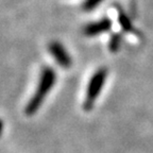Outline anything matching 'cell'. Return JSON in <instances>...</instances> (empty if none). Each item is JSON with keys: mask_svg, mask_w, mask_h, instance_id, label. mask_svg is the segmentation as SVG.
I'll return each instance as SVG.
<instances>
[{"mask_svg": "<svg viewBox=\"0 0 153 153\" xmlns=\"http://www.w3.org/2000/svg\"><path fill=\"white\" fill-rule=\"evenodd\" d=\"M56 81V74L51 67H44L41 71L39 80H38L37 87L34 91L28 104L25 108V114L27 116H32L38 111L41 105L44 103L46 97L48 96L49 91L53 88V86Z\"/></svg>", "mask_w": 153, "mask_h": 153, "instance_id": "6da1fadb", "label": "cell"}, {"mask_svg": "<svg viewBox=\"0 0 153 153\" xmlns=\"http://www.w3.org/2000/svg\"><path fill=\"white\" fill-rule=\"evenodd\" d=\"M108 78V69L106 67H100L96 70L91 76L86 88V96L83 102V110L85 112H89L94 108L97 98L100 95L103 86Z\"/></svg>", "mask_w": 153, "mask_h": 153, "instance_id": "7a4b0ae2", "label": "cell"}, {"mask_svg": "<svg viewBox=\"0 0 153 153\" xmlns=\"http://www.w3.org/2000/svg\"><path fill=\"white\" fill-rule=\"evenodd\" d=\"M48 50L50 52V54L53 56L54 61L57 63V65H60L61 67L67 69L69 68L72 64L71 56L69 53L67 52L66 48L57 41H53L49 44L48 46Z\"/></svg>", "mask_w": 153, "mask_h": 153, "instance_id": "3957f363", "label": "cell"}, {"mask_svg": "<svg viewBox=\"0 0 153 153\" xmlns=\"http://www.w3.org/2000/svg\"><path fill=\"white\" fill-rule=\"evenodd\" d=\"M111 28H112V20L108 17H104L97 22L86 25L83 29V33L88 37H93V36H98L105 32H108Z\"/></svg>", "mask_w": 153, "mask_h": 153, "instance_id": "277c9868", "label": "cell"}, {"mask_svg": "<svg viewBox=\"0 0 153 153\" xmlns=\"http://www.w3.org/2000/svg\"><path fill=\"white\" fill-rule=\"evenodd\" d=\"M118 22L120 24L122 31L127 32V33H130V32L134 31L133 24H132L131 19L124 14L122 11H120V10L118 11Z\"/></svg>", "mask_w": 153, "mask_h": 153, "instance_id": "5b68a950", "label": "cell"}, {"mask_svg": "<svg viewBox=\"0 0 153 153\" xmlns=\"http://www.w3.org/2000/svg\"><path fill=\"white\" fill-rule=\"evenodd\" d=\"M122 42V36L120 33H114L110 38V42H108V49H110L111 52L116 53L119 50L120 46H121Z\"/></svg>", "mask_w": 153, "mask_h": 153, "instance_id": "8992f818", "label": "cell"}, {"mask_svg": "<svg viewBox=\"0 0 153 153\" xmlns=\"http://www.w3.org/2000/svg\"><path fill=\"white\" fill-rule=\"evenodd\" d=\"M104 0H85L82 4V9L85 12H91L96 7H98L100 3H102Z\"/></svg>", "mask_w": 153, "mask_h": 153, "instance_id": "52a82bcc", "label": "cell"}]
</instances>
